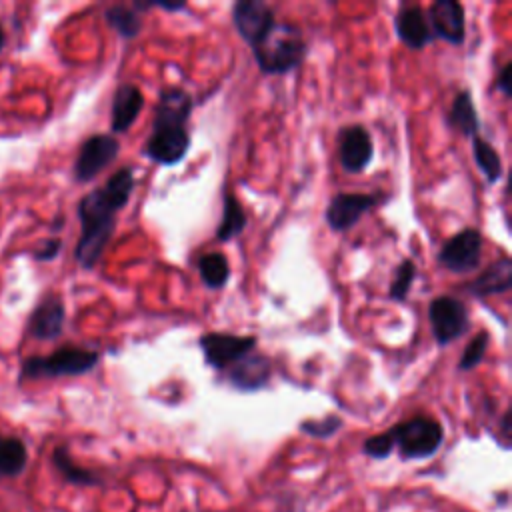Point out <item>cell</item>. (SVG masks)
Masks as SVG:
<instances>
[{"instance_id": "cell-7", "label": "cell", "mask_w": 512, "mask_h": 512, "mask_svg": "<svg viewBox=\"0 0 512 512\" xmlns=\"http://www.w3.org/2000/svg\"><path fill=\"white\" fill-rule=\"evenodd\" d=\"M480 256L482 234L476 228H464L442 244L436 260L448 272L468 274L480 266Z\"/></svg>"}, {"instance_id": "cell-1", "label": "cell", "mask_w": 512, "mask_h": 512, "mask_svg": "<svg viewBox=\"0 0 512 512\" xmlns=\"http://www.w3.org/2000/svg\"><path fill=\"white\" fill-rule=\"evenodd\" d=\"M134 186V168L122 166L100 188L80 198V238L74 248V258L82 268L90 270L98 264L114 234L116 214L128 204Z\"/></svg>"}, {"instance_id": "cell-9", "label": "cell", "mask_w": 512, "mask_h": 512, "mask_svg": "<svg viewBox=\"0 0 512 512\" xmlns=\"http://www.w3.org/2000/svg\"><path fill=\"white\" fill-rule=\"evenodd\" d=\"M190 150V134L186 126H154L152 132L144 142L142 154L160 164V166H174L184 160Z\"/></svg>"}, {"instance_id": "cell-12", "label": "cell", "mask_w": 512, "mask_h": 512, "mask_svg": "<svg viewBox=\"0 0 512 512\" xmlns=\"http://www.w3.org/2000/svg\"><path fill=\"white\" fill-rule=\"evenodd\" d=\"M274 22L272 6L262 0H238L232 6V24L250 46L262 40Z\"/></svg>"}, {"instance_id": "cell-15", "label": "cell", "mask_w": 512, "mask_h": 512, "mask_svg": "<svg viewBox=\"0 0 512 512\" xmlns=\"http://www.w3.org/2000/svg\"><path fill=\"white\" fill-rule=\"evenodd\" d=\"M394 30L398 40L406 44L410 50H422L426 44L434 40L426 12L422 10V6L416 4H404L396 12Z\"/></svg>"}, {"instance_id": "cell-6", "label": "cell", "mask_w": 512, "mask_h": 512, "mask_svg": "<svg viewBox=\"0 0 512 512\" xmlns=\"http://www.w3.org/2000/svg\"><path fill=\"white\" fill-rule=\"evenodd\" d=\"M256 344L258 340L254 336H236L230 332H206L198 340L206 364L214 370H228L250 354Z\"/></svg>"}, {"instance_id": "cell-16", "label": "cell", "mask_w": 512, "mask_h": 512, "mask_svg": "<svg viewBox=\"0 0 512 512\" xmlns=\"http://www.w3.org/2000/svg\"><path fill=\"white\" fill-rule=\"evenodd\" d=\"M272 376V364L264 354L250 352L242 360H238L234 366L226 370L228 382L242 390V392H254L268 384Z\"/></svg>"}, {"instance_id": "cell-5", "label": "cell", "mask_w": 512, "mask_h": 512, "mask_svg": "<svg viewBox=\"0 0 512 512\" xmlns=\"http://www.w3.org/2000/svg\"><path fill=\"white\" fill-rule=\"evenodd\" d=\"M428 320L438 346H448L470 328L468 308L454 296H436L428 306Z\"/></svg>"}, {"instance_id": "cell-11", "label": "cell", "mask_w": 512, "mask_h": 512, "mask_svg": "<svg viewBox=\"0 0 512 512\" xmlns=\"http://www.w3.org/2000/svg\"><path fill=\"white\" fill-rule=\"evenodd\" d=\"M338 160L348 174L366 170L374 158V144L370 132L362 124H350L340 128L336 136Z\"/></svg>"}, {"instance_id": "cell-33", "label": "cell", "mask_w": 512, "mask_h": 512, "mask_svg": "<svg viewBox=\"0 0 512 512\" xmlns=\"http://www.w3.org/2000/svg\"><path fill=\"white\" fill-rule=\"evenodd\" d=\"M4 42H6V34H4V30H2V26H0V50L4 48Z\"/></svg>"}, {"instance_id": "cell-25", "label": "cell", "mask_w": 512, "mask_h": 512, "mask_svg": "<svg viewBox=\"0 0 512 512\" xmlns=\"http://www.w3.org/2000/svg\"><path fill=\"white\" fill-rule=\"evenodd\" d=\"M26 446L12 436H0V474L16 476L26 466Z\"/></svg>"}, {"instance_id": "cell-4", "label": "cell", "mask_w": 512, "mask_h": 512, "mask_svg": "<svg viewBox=\"0 0 512 512\" xmlns=\"http://www.w3.org/2000/svg\"><path fill=\"white\" fill-rule=\"evenodd\" d=\"M388 432L404 458H428L444 440L442 424L430 416H414L398 422Z\"/></svg>"}, {"instance_id": "cell-19", "label": "cell", "mask_w": 512, "mask_h": 512, "mask_svg": "<svg viewBox=\"0 0 512 512\" xmlns=\"http://www.w3.org/2000/svg\"><path fill=\"white\" fill-rule=\"evenodd\" d=\"M192 114V96L182 88H164L154 108V126H186Z\"/></svg>"}, {"instance_id": "cell-32", "label": "cell", "mask_w": 512, "mask_h": 512, "mask_svg": "<svg viewBox=\"0 0 512 512\" xmlns=\"http://www.w3.org/2000/svg\"><path fill=\"white\" fill-rule=\"evenodd\" d=\"M510 72H512V64L510 62H506L502 68H500V72H498V76H496V88L504 94V96H512V86H510Z\"/></svg>"}, {"instance_id": "cell-26", "label": "cell", "mask_w": 512, "mask_h": 512, "mask_svg": "<svg viewBox=\"0 0 512 512\" xmlns=\"http://www.w3.org/2000/svg\"><path fill=\"white\" fill-rule=\"evenodd\" d=\"M414 278H416V266H414V262L408 260V258L402 260V262L396 266L394 274H392L390 288H388V296H390L392 300H396V302L406 300Z\"/></svg>"}, {"instance_id": "cell-31", "label": "cell", "mask_w": 512, "mask_h": 512, "mask_svg": "<svg viewBox=\"0 0 512 512\" xmlns=\"http://www.w3.org/2000/svg\"><path fill=\"white\" fill-rule=\"evenodd\" d=\"M62 250V240L58 238H48L40 244V248L34 250V258L40 260V262H48V260H54Z\"/></svg>"}, {"instance_id": "cell-28", "label": "cell", "mask_w": 512, "mask_h": 512, "mask_svg": "<svg viewBox=\"0 0 512 512\" xmlns=\"http://www.w3.org/2000/svg\"><path fill=\"white\" fill-rule=\"evenodd\" d=\"M340 424H342V420H340L338 416L330 414V416H326L324 420H306V422H302V424H300V430L306 432V434H310V436L328 438V436H332V434L340 428Z\"/></svg>"}, {"instance_id": "cell-14", "label": "cell", "mask_w": 512, "mask_h": 512, "mask_svg": "<svg viewBox=\"0 0 512 512\" xmlns=\"http://www.w3.org/2000/svg\"><path fill=\"white\" fill-rule=\"evenodd\" d=\"M66 308L58 294H46L30 314L28 334L36 340H56L64 330Z\"/></svg>"}, {"instance_id": "cell-24", "label": "cell", "mask_w": 512, "mask_h": 512, "mask_svg": "<svg viewBox=\"0 0 512 512\" xmlns=\"http://www.w3.org/2000/svg\"><path fill=\"white\" fill-rule=\"evenodd\" d=\"M472 154H474V162L478 166V170L484 174V178L494 184L502 178V160L500 154L496 152V148L484 140L482 136H474L472 138Z\"/></svg>"}, {"instance_id": "cell-22", "label": "cell", "mask_w": 512, "mask_h": 512, "mask_svg": "<svg viewBox=\"0 0 512 512\" xmlns=\"http://www.w3.org/2000/svg\"><path fill=\"white\" fill-rule=\"evenodd\" d=\"M198 274L206 288L218 290L230 280V264L228 258L220 252H208L198 258Z\"/></svg>"}, {"instance_id": "cell-2", "label": "cell", "mask_w": 512, "mask_h": 512, "mask_svg": "<svg viewBox=\"0 0 512 512\" xmlns=\"http://www.w3.org/2000/svg\"><path fill=\"white\" fill-rule=\"evenodd\" d=\"M258 70L268 76H282L296 70L306 56V40L298 26L274 22V26L252 46Z\"/></svg>"}, {"instance_id": "cell-10", "label": "cell", "mask_w": 512, "mask_h": 512, "mask_svg": "<svg viewBox=\"0 0 512 512\" xmlns=\"http://www.w3.org/2000/svg\"><path fill=\"white\" fill-rule=\"evenodd\" d=\"M382 202V194L338 192L330 198L324 218L334 232H346L358 224V220Z\"/></svg>"}, {"instance_id": "cell-29", "label": "cell", "mask_w": 512, "mask_h": 512, "mask_svg": "<svg viewBox=\"0 0 512 512\" xmlns=\"http://www.w3.org/2000/svg\"><path fill=\"white\" fill-rule=\"evenodd\" d=\"M394 450V440L390 436V432H382L376 436H370L364 442V452L372 458H386L390 456V452Z\"/></svg>"}, {"instance_id": "cell-21", "label": "cell", "mask_w": 512, "mask_h": 512, "mask_svg": "<svg viewBox=\"0 0 512 512\" xmlns=\"http://www.w3.org/2000/svg\"><path fill=\"white\" fill-rule=\"evenodd\" d=\"M246 222H248L246 210L242 208V204L238 202V198L234 194L226 192L224 200H222V216H220V222L216 228V240L230 242L232 238H236L244 232Z\"/></svg>"}, {"instance_id": "cell-27", "label": "cell", "mask_w": 512, "mask_h": 512, "mask_svg": "<svg viewBox=\"0 0 512 512\" xmlns=\"http://www.w3.org/2000/svg\"><path fill=\"white\" fill-rule=\"evenodd\" d=\"M488 342H490L488 332H486V330L478 332V334L464 346V352H462V356H460L456 368L462 370V372L476 368V366L482 362V358H484V354H486V350H488Z\"/></svg>"}, {"instance_id": "cell-17", "label": "cell", "mask_w": 512, "mask_h": 512, "mask_svg": "<svg viewBox=\"0 0 512 512\" xmlns=\"http://www.w3.org/2000/svg\"><path fill=\"white\" fill-rule=\"evenodd\" d=\"M144 106V96L136 84L124 82L116 88L112 96V116H110V128L112 134H122L132 128V124L138 120Z\"/></svg>"}, {"instance_id": "cell-13", "label": "cell", "mask_w": 512, "mask_h": 512, "mask_svg": "<svg viewBox=\"0 0 512 512\" xmlns=\"http://www.w3.org/2000/svg\"><path fill=\"white\" fill-rule=\"evenodd\" d=\"M428 24L434 38L460 46L466 38V14L458 0H434L428 6Z\"/></svg>"}, {"instance_id": "cell-3", "label": "cell", "mask_w": 512, "mask_h": 512, "mask_svg": "<svg viewBox=\"0 0 512 512\" xmlns=\"http://www.w3.org/2000/svg\"><path fill=\"white\" fill-rule=\"evenodd\" d=\"M100 362V352L82 346H62L48 356H30L20 366L22 380L80 376Z\"/></svg>"}, {"instance_id": "cell-18", "label": "cell", "mask_w": 512, "mask_h": 512, "mask_svg": "<svg viewBox=\"0 0 512 512\" xmlns=\"http://www.w3.org/2000/svg\"><path fill=\"white\" fill-rule=\"evenodd\" d=\"M510 286H512V260L508 256H502L500 260L486 266L470 282H466L462 290L476 298H486L492 294L508 292Z\"/></svg>"}, {"instance_id": "cell-23", "label": "cell", "mask_w": 512, "mask_h": 512, "mask_svg": "<svg viewBox=\"0 0 512 512\" xmlns=\"http://www.w3.org/2000/svg\"><path fill=\"white\" fill-rule=\"evenodd\" d=\"M104 18L110 28L118 32L122 38H136L142 30V18L140 12L132 8V4H112L104 10Z\"/></svg>"}, {"instance_id": "cell-20", "label": "cell", "mask_w": 512, "mask_h": 512, "mask_svg": "<svg viewBox=\"0 0 512 512\" xmlns=\"http://www.w3.org/2000/svg\"><path fill=\"white\" fill-rule=\"evenodd\" d=\"M448 126L456 128L464 136H478L480 132V118L476 114L470 90H462L456 94L450 112H448Z\"/></svg>"}, {"instance_id": "cell-30", "label": "cell", "mask_w": 512, "mask_h": 512, "mask_svg": "<svg viewBox=\"0 0 512 512\" xmlns=\"http://www.w3.org/2000/svg\"><path fill=\"white\" fill-rule=\"evenodd\" d=\"M54 462H56V466L72 480V482H92L94 478L86 472V470H82V468H76L72 462H70V458H68V454H66V450L64 448H58L56 452H54Z\"/></svg>"}, {"instance_id": "cell-8", "label": "cell", "mask_w": 512, "mask_h": 512, "mask_svg": "<svg viewBox=\"0 0 512 512\" xmlns=\"http://www.w3.org/2000/svg\"><path fill=\"white\" fill-rule=\"evenodd\" d=\"M120 154V142L112 134H94L86 138L74 162L76 182H90L106 170Z\"/></svg>"}]
</instances>
